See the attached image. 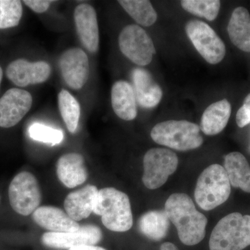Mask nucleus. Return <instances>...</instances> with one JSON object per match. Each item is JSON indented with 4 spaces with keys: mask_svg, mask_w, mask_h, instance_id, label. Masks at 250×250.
I'll return each instance as SVG.
<instances>
[{
    "mask_svg": "<svg viewBox=\"0 0 250 250\" xmlns=\"http://www.w3.org/2000/svg\"><path fill=\"white\" fill-rule=\"evenodd\" d=\"M164 211L177 230L183 244L193 246L205 238L207 218L196 209L187 194L173 193L166 202Z\"/></svg>",
    "mask_w": 250,
    "mask_h": 250,
    "instance_id": "obj_1",
    "label": "nucleus"
},
{
    "mask_svg": "<svg viewBox=\"0 0 250 250\" xmlns=\"http://www.w3.org/2000/svg\"><path fill=\"white\" fill-rule=\"evenodd\" d=\"M93 213L101 215L103 225L112 231L125 232L132 228L133 215L129 197L114 188L99 190Z\"/></svg>",
    "mask_w": 250,
    "mask_h": 250,
    "instance_id": "obj_2",
    "label": "nucleus"
},
{
    "mask_svg": "<svg viewBox=\"0 0 250 250\" xmlns=\"http://www.w3.org/2000/svg\"><path fill=\"white\" fill-rule=\"evenodd\" d=\"M250 246V215L229 213L217 223L210 234L209 250H243Z\"/></svg>",
    "mask_w": 250,
    "mask_h": 250,
    "instance_id": "obj_3",
    "label": "nucleus"
},
{
    "mask_svg": "<svg viewBox=\"0 0 250 250\" xmlns=\"http://www.w3.org/2000/svg\"><path fill=\"white\" fill-rule=\"evenodd\" d=\"M200 126L187 121H167L156 124L151 131L153 141L175 150H192L203 144Z\"/></svg>",
    "mask_w": 250,
    "mask_h": 250,
    "instance_id": "obj_4",
    "label": "nucleus"
},
{
    "mask_svg": "<svg viewBox=\"0 0 250 250\" xmlns=\"http://www.w3.org/2000/svg\"><path fill=\"white\" fill-rule=\"evenodd\" d=\"M231 187L224 167L219 164L210 165L197 179L194 193L195 202L202 209H214L228 200Z\"/></svg>",
    "mask_w": 250,
    "mask_h": 250,
    "instance_id": "obj_5",
    "label": "nucleus"
},
{
    "mask_svg": "<svg viewBox=\"0 0 250 250\" xmlns=\"http://www.w3.org/2000/svg\"><path fill=\"white\" fill-rule=\"evenodd\" d=\"M179 159L177 154L166 148H152L143 158V183L150 190L164 186L169 177L177 170Z\"/></svg>",
    "mask_w": 250,
    "mask_h": 250,
    "instance_id": "obj_6",
    "label": "nucleus"
},
{
    "mask_svg": "<svg viewBox=\"0 0 250 250\" xmlns=\"http://www.w3.org/2000/svg\"><path fill=\"white\" fill-rule=\"evenodd\" d=\"M185 30L194 47L206 62L215 65L225 58V43L208 24L203 21L191 20L186 24Z\"/></svg>",
    "mask_w": 250,
    "mask_h": 250,
    "instance_id": "obj_7",
    "label": "nucleus"
},
{
    "mask_svg": "<svg viewBox=\"0 0 250 250\" xmlns=\"http://www.w3.org/2000/svg\"><path fill=\"white\" fill-rule=\"evenodd\" d=\"M9 197L11 207L20 215L27 216L34 213L41 202L36 177L28 172L18 174L10 184Z\"/></svg>",
    "mask_w": 250,
    "mask_h": 250,
    "instance_id": "obj_8",
    "label": "nucleus"
},
{
    "mask_svg": "<svg viewBox=\"0 0 250 250\" xmlns=\"http://www.w3.org/2000/svg\"><path fill=\"white\" fill-rule=\"evenodd\" d=\"M118 43L122 53L131 62L141 66L150 63L156 53L150 36L136 24L126 26L121 31Z\"/></svg>",
    "mask_w": 250,
    "mask_h": 250,
    "instance_id": "obj_9",
    "label": "nucleus"
},
{
    "mask_svg": "<svg viewBox=\"0 0 250 250\" xmlns=\"http://www.w3.org/2000/svg\"><path fill=\"white\" fill-rule=\"evenodd\" d=\"M103 238L101 229L95 225L81 226L75 232L44 233L41 241L44 246L54 249H70L81 246H95Z\"/></svg>",
    "mask_w": 250,
    "mask_h": 250,
    "instance_id": "obj_10",
    "label": "nucleus"
},
{
    "mask_svg": "<svg viewBox=\"0 0 250 250\" xmlns=\"http://www.w3.org/2000/svg\"><path fill=\"white\" fill-rule=\"evenodd\" d=\"M32 103L29 92L16 88L7 90L0 98V127L17 125L30 110Z\"/></svg>",
    "mask_w": 250,
    "mask_h": 250,
    "instance_id": "obj_11",
    "label": "nucleus"
},
{
    "mask_svg": "<svg viewBox=\"0 0 250 250\" xmlns=\"http://www.w3.org/2000/svg\"><path fill=\"white\" fill-rule=\"evenodd\" d=\"M64 80L72 89L80 90L84 86L89 75V62L82 49H67L59 60Z\"/></svg>",
    "mask_w": 250,
    "mask_h": 250,
    "instance_id": "obj_12",
    "label": "nucleus"
},
{
    "mask_svg": "<svg viewBox=\"0 0 250 250\" xmlns=\"http://www.w3.org/2000/svg\"><path fill=\"white\" fill-rule=\"evenodd\" d=\"M51 67L47 62H30L24 59H18L6 67V76L18 86L43 83L48 80Z\"/></svg>",
    "mask_w": 250,
    "mask_h": 250,
    "instance_id": "obj_13",
    "label": "nucleus"
},
{
    "mask_svg": "<svg viewBox=\"0 0 250 250\" xmlns=\"http://www.w3.org/2000/svg\"><path fill=\"white\" fill-rule=\"evenodd\" d=\"M77 34L82 45L92 53L99 47V28L96 12L88 4L79 5L74 13Z\"/></svg>",
    "mask_w": 250,
    "mask_h": 250,
    "instance_id": "obj_14",
    "label": "nucleus"
},
{
    "mask_svg": "<svg viewBox=\"0 0 250 250\" xmlns=\"http://www.w3.org/2000/svg\"><path fill=\"white\" fill-rule=\"evenodd\" d=\"M32 218L37 225L50 232H75L81 227L63 210L50 206L39 207L33 213Z\"/></svg>",
    "mask_w": 250,
    "mask_h": 250,
    "instance_id": "obj_15",
    "label": "nucleus"
},
{
    "mask_svg": "<svg viewBox=\"0 0 250 250\" xmlns=\"http://www.w3.org/2000/svg\"><path fill=\"white\" fill-rule=\"evenodd\" d=\"M132 80L136 102L141 107L152 108L160 103L162 89L147 70L135 68L132 71Z\"/></svg>",
    "mask_w": 250,
    "mask_h": 250,
    "instance_id": "obj_16",
    "label": "nucleus"
},
{
    "mask_svg": "<svg viewBox=\"0 0 250 250\" xmlns=\"http://www.w3.org/2000/svg\"><path fill=\"white\" fill-rule=\"evenodd\" d=\"M98 193V188L93 185L70 192L64 202L67 214L76 222L88 218L93 212Z\"/></svg>",
    "mask_w": 250,
    "mask_h": 250,
    "instance_id": "obj_17",
    "label": "nucleus"
},
{
    "mask_svg": "<svg viewBox=\"0 0 250 250\" xmlns=\"http://www.w3.org/2000/svg\"><path fill=\"white\" fill-rule=\"evenodd\" d=\"M57 172L59 180L69 188L82 185L88 178L84 159L77 153L62 156L57 162Z\"/></svg>",
    "mask_w": 250,
    "mask_h": 250,
    "instance_id": "obj_18",
    "label": "nucleus"
},
{
    "mask_svg": "<svg viewBox=\"0 0 250 250\" xmlns=\"http://www.w3.org/2000/svg\"><path fill=\"white\" fill-rule=\"evenodd\" d=\"M111 104L115 113L124 121H133L137 116V102L131 85L118 81L111 89Z\"/></svg>",
    "mask_w": 250,
    "mask_h": 250,
    "instance_id": "obj_19",
    "label": "nucleus"
},
{
    "mask_svg": "<svg viewBox=\"0 0 250 250\" xmlns=\"http://www.w3.org/2000/svg\"><path fill=\"white\" fill-rule=\"evenodd\" d=\"M231 113V104L226 99L211 104L202 114L200 129L207 136L220 134L228 125Z\"/></svg>",
    "mask_w": 250,
    "mask_h": 250,
    "instance_id": "obj_20",
    "label": "nucleus"
},
{
    "mask_svg": "<svg viewBox=\"0 0 250 250\" xmlns=\"http://www.w3.org/2000/svg\"><path fill=\"white\" fill-rule=\"evenodd\" d=\"M224 168L231 187L250 193V165L243 154L233 152L227 154Z\"/></svg>",
    "mask_w": 250,
    "mask_h": 250,
    "instance_id": "obj_21",
    "label": "nucleus"
},
{
    "mask_svg": "<svg viewBox=\"0 0 250 250\" xmlns=\"http://www.w3.org/2000/svg\"><path fill=\"white\" fill-rule=\"evenodd\" d=\"M230 40L245 52H250V14L246 8L233 10L228 26Z\"/></svg>",
    "mask_w": 250,
    "mask_h": 250,
    "instance_id": "obj_22",
    "label": "nucleus"
},
{
    "mask_svg": "<svg viewBox=\"0 0 250 250\" xmlns=\"http://www.w3.org/2000/svg\"><path fill=\"white\" fill-rule=\"evenodd\" d=\"M170 223L164 210H150L141 215L138 225L145 236L152 241H160L167 236Z\"/></svg>",
    "mask_w": 250,
    "mask_h": 250,
    "instance_id": "obj_23",
    "label": "nucleus"
},
{
    "mask_svg": "<svg viewBox=\"0 0 250 250\" xmlns=\"http://www.w3.org/2000/svg\"><path fill=\"white\" fill-rule=\"evenodd\" d=\"M118 3L138 24L149 27L156 22L157 14L147 0H120Z\"/></svg>",
    "mask_w": 250,
    "mask_h": 250,
    "instance_id": "obj_24",
    "label": "nucleus"
},
{
    "mask_svg": "<svg viewBox=\"0 0 250 250\" xmlns=\"http://www.w3.org/2000/svg\"><path fill=\"white\" fill-rule=\"evenodd\" d=\"M59 106L67 129L70 132L75 133L80 121V104L68 91L62 90L59 94Z\"/></svg>",
    "mask_w": 250,
    "mask_h": 250,
    "instance_id": "obj_25",
    "label": "nucleus"
},
{
    "mask_svg": "<svg viewBox=\"0 0 250 250\" xmlns=\"http://www.w3.org/2000/svg\"><path fill=\"white\" fill-rule=\"evenodd\" d=\"M181 5L190 14L213 21L218 17L221 2L219 0H182Z\"/></svg>",
    "mask_w": 250,
    "mask_h": 250,
    "instance_id": "obj_26",
    "label": "nucleus"
},
{
    "mask_svg": "<svg viewBox=\"0 0 250 250\" xmlns=\"http://www.w3.org/2000/svg\"><path fill=\"white\" fill-rule=\"evenodd\" d=\"M22 16V2L18 0H0V29L17 26Z\"/></svg>",
    "mask_w": 250,
    "mask_h": 250,
    "instance_id": "obj_27",
    "label": "nucleus"
},
{
    "mask_svg": "<svg viewBox=\"0 0 250 250\" xmlns=\"http://www.w3.org/2000/svg\"><path fill=\"white\" fill-rule=\"evenodd\" d=\"M29 134L34 141L47 143L52 146L59 144L63 139V134L61 130L40 123L31 125L29 128Z\"/></svg>",
    "mask_w": 250,
    "mask_h": 250,
    "instance_id": "obj_28",
    "label": "nucleus"
},
{
    "mask_svg": "<svg viewBox=\"0 0 250 250\" xmlns=\"http://www.w3.org/2000/svg\"><path fill=\"white\" fill-rule=\"evenodd\" d=\"M236 121L239 127L243 128L250 123V93L247 95L243 106L236 113Z\"/></svg>",
    "mask_w": 250,
    "mask_h": 250,
    "instance_id": "obj_29",
    "label": "nucleus"
},
{
    "mask_svg": "<svg viewBox=\"0 0 250 250\" xmlns=\"http://www.w3.org/2000/svg\"><path fill=\"white\" fill-rule=\"evenodd\" d=\"M23 2L36 13L41 14L49 9L52 1L47 0H25Z\"/></svg>",
    "mask_w": 250,
    "mask_h": 250,
    "instance_id": "obj_30",
    "label": "nucleus"
},
{
    "mask_svg": "<svg viewBox=\"0 0 250 250\" xmlns=\"http://www.w3.org/2000/svg\"><path fill=\"white\" fill-rule=\"evenodd\" d=\"M67 250H106L101 247L95 246H81L70 248Z\"/></svg>",
    "mask_w": 250,
    "mask_h": 250,
    "instance_id": "obj_31",
    "label": "nucleus"
},
{
    "mask_svg": "<svg viewBox=\"0 0 250 250\" xmlns=\"http://www.w3.org/2000/svg\"><path fill=\"white\" fill-rule=\"evenodd\" d=\"M160 250H179L177 247L170 242H166L161 245Z\"/></svg>",
    "mask_w": 250,
    "mask_h": 250,
    "instance_id": "obj_32",
    "label": "nucleus"
},
{
    "mask_svg": "<svg viewBox=\"0 0 250 250\" xmlns=\"http://www.w3.org/2000/svg\"><path fill=\"white\" fill-rule=\"evenodd\" d=\"M3 71L1 66H0V85H1V80H2Z\"/></svg>",
    "mask_w": 250,
    "mask_h": 250,
    "instance_id": "obj_33",
    "label": "nucleus"
}]
</instances>
